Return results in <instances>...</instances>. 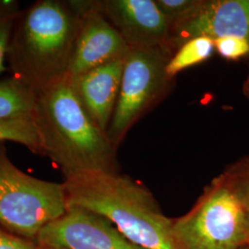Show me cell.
Segmentation results:
<instances>
[{"mask_svg": "<svg viewBox=\"0 0 249 249\" xmlns=\"http://www.w3.org/2000/svg\"><path fill=\"white\" fill-rule=\"evenodd\" d=\"M17 1L0 0V75L7 71V54L15 22L20 13Z\"/></svg>", "mask_w": 249, "mask_h": 249, "instance_id": "16", "label": "cell"}, {"mask_svg": "<svg viewBox=\"0 0 249 249\" xmlns=\"http://www.w3.org/2000/svg\"><path fill=\"white\" fill-rule=\"evenodd\" d=\"M99 6L131 48L160 47L173 54V27L155 0H104Z\"/></svg>", "mask_w": 249, "mask_h": 249, "instance_id": "9", "label": "cell"}, {"mask_svg": "<svg viewBox=\"0 0 249 249\" xmlns=\"http://www.w3.org/2000/svg\"><path fill=\"white\" fill-rule=\"evenodd\" d=\"M240 249H249V246H246V247H244V248H242Z\"/></svg>", "mask_w": 249, "mask_h": 249, "instance_id": "21", "label": "cell"}, {"mask_svg": "<svg viewBox=\"0 0 249 249\" xmlns=\"http://www.w3.org/2000/svg\"><path fill=\"white\" fill-rule=\"evenodd\" d=\"M203 0H155L163 15L169 19L172 27L192 16Z\"/></svg>", "mask_w": 249, "mask_h": 249, "instance_id": "17", "label": "cell"}, {"mask_svg": "<svg viewBox=\"0 0 249 249\" xmlns=\"http://www.w3.org/2000/svg\"><path fill=\"white\" fill-rule=\"evenodd\" d=\"M37 247L51 249H144L128 240L105 217L77 206L39 233Z\"/></svg>", "mask_w": 249, "mask_h": 249, "instance_id": "7", "label": "cell"}, {"mask_svg": "<svg viewBox=\"0 0 249 249\" xmlns=\"http://www.w3.org/2000/svg\"><path fill=\"white\" fill-rule=\"evenodd\" d=\"M239 37L249 42V0H203L196 12L172 29L174 53L190 39Z\"/></svg>", "mask_w": 249, "mask_h": 249, "instance_id": "10", "label": "cell"}, {"mask_svg": "<svg viewBox=\"0 0 249 249\" xmlns=\"http://www.w3.org/2000/svg\"><path fill=\"white\" fill-rule=\"evenodd\" d=\"M220 175L249 213V155L234 160Z\"/></svg>", "mask_w": 249, "mask_h": 249, "instance_id": "15", "label": "cell"}, {"mask_svg": "<svg viewBox=\"0 0 249 249\" xmlns=\"http://www.w3.org/2000/svg\"><path fill=\"white\" fill-rule=\"evenodd\" d=\"M38 249H45V248H40V247H37Z\"/></svg>", "mask_w": 249, "mask_h": 249, "instance_id": "22", "label": "cell"}, {"mask_svg": "<svg viewBox=\"0 0 249 249\" xmlns=\"http://www.w3.org/2000/svg\"><path fill=\"white\" fill-rule=\"evenodd\" d=\"M173 54L160 47L130 48L107 137L118 149L130 128L171 91L174 80L166 73Z\"/></svg>", "mask_w": 249, "mask_h": 249, "instance_id": "6", "label": "cell"}, {"mask_svg": "<svg viewBox=\"0 0 249 249\" xmlns=\"http://www.w3.org/2000/svg\"><path fill=\"white\" fill-rule=\"evenodd\" d=\"M68 206L99 214L144 249H180L173 219L162 213L147 187L109 171H85L65 177Z\"/></svg>", "mask_w": 249, "mask_h": 249, "instance_id": "1", "label": "cell"}, {"mask_svg": "<svg viewBox=\"0 0 249 249\" xmlns=\"http://www.w3.org/2000/svg\"><path fill=\"white\" fill-rule=\"evenodd\" d=\"M37 92L25 82L11 76L0 80V121L33 118Z\"/></svg>", "mask_w": 249, "mask_h": 249, "instance_id": "12", "label": "cell"}, {"mask_svg": "<svg viewBox=\"0 0 249 249\" xmlns=\"http://www.w3.org/2000/svg\"><path fill=\"white\" fill-rule=\"evenodd\" d=\"M79 16L68 76L75 78L106 63L126 56L130 46L104 15L99 1H71Z\"/></svg>", "mask_w": 249, "mask_h": 249, "instance_id": "8", "label": "cell"}, {"mask_svg": "<svg viewBox=\"0 0 249 249\" xmlns=\"http://www.w3.org/2000/svg\"><path fill=\"white\" fill-rule=\"evenodd\" d=\"M0 142H12L42 154L41 142L33 118L0 121Z\"/></svg>", "mask_w": 249, "mask_h": 249, "instance_id": "14", "label": "cell"}, {"mask_svg": "<svg viewBox=\"0 0 249 249\" xmlns=\"http://www.w3.org/2000/svg\"><path fill=\"white\" fill-rule=\"evenodd\" d=\"M0 249H38L20 237L9 234L0 229Z\"/></svg>", "mask_w": 249, "mask_h": 249, "instance_id": "19", "label": "cell"}, {"mask_svg": "<svg viewBox=\"0 0 249 249\" xmlns=\"http://www.w3.org/2000/svg\"><path fill=\"white\" fill-rule=\"evenodd\" d=\"M125 57L101 65L75 78L70 77L83 107L107 134L119 94Z\"/></svg>", "mask_w": 249, "mask_h": 249, "instance_id": "11", "label": "cell"}, {"mask_svg": "<svg viewBox=\"0 0 249 249\" xmlns=\"http://www.w3.org/2000/svg\"><path fill=\"white\" fill-rule=\"evenodd\" d=\"M248 246L249 247V240H248Z\"/></svg>", "mask_w": 249, "mask_h": 249, "instance_id": "23", "label": "cell"}, {"mask_svg": "<svg viewBox=\"0 0 249 249\" xmlns=\"http://www.w3.org/2000/svg\"><path fill=\"white\" fill-rule=\"evenodd\" d=\"M249 213L221 175L187 213L173 219L180 249H240L248 246Z\"/></svg>", "mask_w": 249, "mask_h": 249, "instance_id": "4", "label": "cell"}, {"mask_svg": "<svg viewBox=\"0 0 249 249\" xmlns=\"http://www.w3.org/2000/svg\"><path fill=\"white\" fill-rule=\"evenodd\" d=\"M78 23L71 1L39 0L21 10L7 54L12 76L37 93L66 78Z\"/></svg>", "mask_w": 249, "mask_h": 249, "instance_id": "3", "label": "cell"}, {"mask_svg": "<svg viewBox=\"0 0 249 249\" xmlns=\"http://www.w3.org/2000/svg\"><path fill=\"white\" fill-rule=\"evenodd\" d=\"M62 184L31 177L9 160L0 142V224L25 239L36 240L46 225L67 212Z\"/></svg>", "mask_w": 249, "mask_h": 249, "instance_id": "5", "label": "cell"}, {"mask_svg": "<svg viewBox=\"0 0 249 249\" xmlns=\"http://www.w3.org/2000/svg\"><path fill=\"white\" fill-rule=\"evenodd\" d=\"M215 51L227 60H239L249 55V42L239 37H223L214 41Z\"/></svg>", "mask_w": 249, "mask_h": 249, "instance_id": "18", "label": "cell"}, {"mask_svg": "<svg viewBox=\"0 0 249 249\" xmlns=\"http://www.w3.org/2000/svg\"><path fill=\"white\" fill-rule=\"evenodd\" d=\"M243 93L249 100V72L243 83Z\"/></svg>", "mask_w": 249, "mask_h": 249, "instance_id": "20", "label": "cell"}, {"mask_svg": "<svg viewBox=\"0 0 249 249\" xmlns=\"http://www.w3.org/2000/svg\"><path fill=\"white\" fill-rule=\"evenodd\" d=\"M214 51L215 45L213 39L205 36L190 39L171 56L166 66V73L174 80L178 73L211 58Z\"/></svg>", "mask_w": 249, "mask_h": 249, "instance_id": "13", "label": "cell"}, {"mask_svg": "<svg viewBox=\"0 0 249 249\" xmlns=\"http://www.w3.org/2000/svg\"><path fill=\"white\" fill-rule=\"evenodd\" d=\"M34 122L42 155L65 177L85 171H116V150L90 117L69 76L37 93Z\"/></svg>", "mask_w": 249, "mask_h": 249, "instance_id": "2", "label": "cell"}]
</instances>
